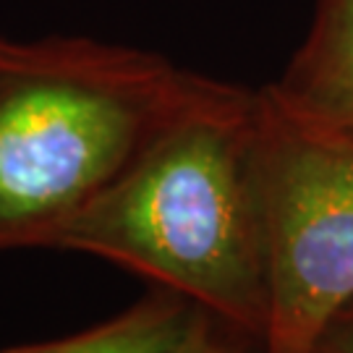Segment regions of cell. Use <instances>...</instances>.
<instances>
[{
  "instance_id": "obj_6",
  "label": "cell",
  "mask_w": 353,
  "mask_h": 353,
  "mask_svg": "<svg viewBox=\"0 0 353 353\" xmlns=\"http://www.w3.org/2000/svg\"><path fill=\"white\" fill-rule=\"evenodd\" d=\"M170 353H265V345L196 306L186 335Z\"/></svg>"
},
{
  "instance_id": "obj_5",
  "label": "cell",
  "mask_w": 353,
  "mask_h": 353,
  "mask_svg": "<svg viewBox=\"0 0 353 353\" xmlns=\"http://www.w3.org/2000/svg\"><path fill=\"white\" fill-rule=\"evenodd\" d=\"M196 306L183 296L152 288L137 303L87 330L0 353H170L186 335Z\"/></svg>"
},
{
  "instance_id": "obj_4",
  "label": "cell",
  "mask_w": 353,
  "mask_h": 353,
  "mask_svg": "<svg viewBox=\"0 0 353 353\" xmlns=\"http://www.w3.org/2000/svg\"><path fill=\"white\" fill-rule=\"evenodd\" d=\"M272 87L299 110L353 137V0H319L303 45Z\"/></svg>"
},
{
  "instance_id": "obj_1",
  "label": "cell",
  "mask_w": 353,
  "mask_h": 353,
  "mask_svg": "<svg viewBox=\"0 0 353 353\" xmlns=\"http://www.w3.org/2000/svg\"><path fill=\"white\" fill-rule=\"evenodd\" d=\"M45 249L105 259L265 345L270 285L256 92L204 79Z\"/></svg>"
},
{
  "instance_id": "obj_7",
  "label": "cell",
  "mask_w": 353,
  "mask_h": 353,
  "mask_svg": "<svg viewBox=\"0 0 353 353\" xmlns=\"http://www.w3.org/2000/svg\"><path fill=\"white\" fill-rule=\"evenodd\" d=\"M312 353H353V301L332 314L319 332Z\"/></svg>"
},
{
  "instance_id": "obj_3",
  "label": "cell",
  "mask_w": 353,
  "mask_h": 353,
  "mask_svg": "<svg viewBox=\"0 0 353 353\" xmlns=\"http://www.w3.org/2000/svg\"><path fill=\"white\" fill-rule=\"evenodd\" d=\"M256 170L267 246L265 353H312L353 301V137L256 89Z\"/></svg>"
},
{
  "instance_id": "obj_2",
  "label": "cell",
  "mask_w": 353,
  "mask_h": 353,
  "mask_svg": "<svg viewBox=\"0 0 353 353\" xmlns=\"http://www.w3.org/2000/svg\"><path fill=\"white\" fill-rule=\"evenodd\" d=\"M204 76L84 37H0V252L45 249Z\"/></svg>"
}]
</instances>
